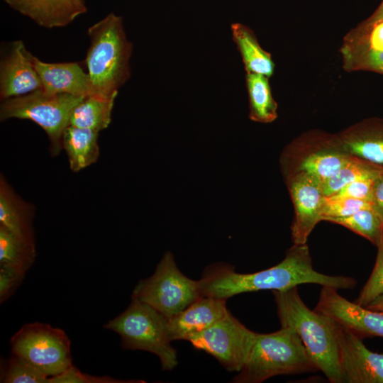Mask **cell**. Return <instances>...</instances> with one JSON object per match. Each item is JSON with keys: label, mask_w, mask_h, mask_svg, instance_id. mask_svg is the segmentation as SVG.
<instances>
[{"label": "cell", "mask_w": 383, "mask_h": 383, "mask_svg": "<svg viewBox=\"0 0 383 383\" xmlns=\"http://www.w3.org/2000/svg\"><path fill=\"white\" fill-rule=\"evenodd\" d=\"M66 94H50L42 89L2 101L1 121L9 118L30 120L40 126L50 142V152L57 155L62 148V138L74 109L84 99Z\"/></svg>", "instance_id": "7"}, {"label": "cell", "mask_w": 383, "mask_h": 383, "mask_svg": "<svg viewBox=\"0 0 383 383\" xmlns=\"http://www.w3.org/2000/svg\"><path fill=\"white\" fill-rule=\"evenodd\" d=\"M98 131L69 125L62 138L70 167L79 172L96 162L99 156Z\"/></svg>", "instance_id": "19"}, {"label": "cell", "mask_w": 383, "mask_h": 383, "mask_svg": "<svg viewBox=\"0 0 383 383\" xmlns=\"http://www.w3.org/2000/svg\"><path fill=\"white\" fill-rule=\"evenodd\" d=\"M89 37L85 63L93 94L116 97L119 88L129 79L133 45L126 38L123 19L113 13L88 28Z\"/></svg>", "instance_id": "3"}, {"label": "cell", "mask_w": 383, "mask_h": 383, "mask_svg": "<svg viewBox=\"0 0 383 383\" xmlns=\"http://www.w3.org/2000/svg\"><path fill=\"white\" fill-rule=\"evenodd\" d=\"M371 206L372 205L370 202L353 198L339 195L326 196L322 221H329L333 218L346 217Z\"/></svg>", "instance_id": "29"}, {"label": "cell", "mask_w": 383, "mask_h": 383, "mask_svg": "<svg viewBox=\"0 0 383 383\" xmlns=\"http://www.w3.org/2000/svg\"><path fill=\"white\" fill-rule=\"evenodd\" d=\"M231 28L233 39L240 53L247 73L267 77L272 76L274 64L271 55L260 47L252 31L238 23H233Z\"/></svg>", "instance_id": "21"}, {"label": "cell", "mask_w": 383, "mask_h": 383, "mask_svg": "<svg viewBox=\"0 0 383 383\" xmlns=\"http://www.w3.org/2000/svg\"><path fill=\"white\" fill-rule=\"evenodd\" d=\"M272 293L281 327L292 328L297 333L318 370L331 383L344 382L335 322L316 310H311L301 299L297 287Z\"/></svg>", "instance_id": "2"}, {"label": "cell", "mask_w": 383, "mask_h": 383, "mask_svg": "<svg viewBox=\"0 0 383 383\" xmlns=\"http://www.w3.org/2000/svg\"><path fill=\"white\" fill-rule=\"evenodd\" d=\"M226 299L201 296L184 309L167 320L171 341L184 340L201 332L224 318L230 311Z\"/></svg>", "instance_id": "15"}, {"label": "cell", "mask_w": 383, "mask_h": 383, "mask_svg": "<svg viewBox=\"0 0 383 383\" xmlns=\"http://www.w3.org/2000/svg\"><path fill=\"white\" fill-rule=\"evenodd\" d=\"M0 382L3 383H48L46 376L22 358L11 356L1 364Z\"/></svg>", "instance_id": "27"}, {"label": "cell", "mask_w": 383, "mask_h": 383, "mask_svg": "<svg viewBox=\"0 0 383 383\" xmlns=\"http://www.w3.org/2000/svg\"><path fill=\"white\" fill-rule=\"evenodd\" d=\"M365 307L372 310L383 311V294L375 298Z\"/></svg>", "instance_id": "37"}, {"label": "cell", "mask_w": 383, "mask_h": 383, "mask_svg": "<svg viewBox=\"0 0 383 383\" xmlns=\"http://www.w3.org/2000/svg\"><path fill=\"white\" fill-rule=\"evenodd\" d=\"M382 173V168L351 156L339 170L322 183L323 192L325 196H331L354 181L376 179Z\"/></svg>", "instance_id": "24"}, {"label": "cell", "mask_w": 383, "mask_h": 383, "mask_svg": "<svg viewBox=\"0 0 383 383\" xmlns=\"http://www.w3.org/2000/svg\"><path fill=\"white\" fill-rule=\"evenodd\" d=\"M256 335L229 312L187 340L195 348L213 356L228 371L238 372L248 357Z\"/></svg>", "instance_id": "10"}, {"label": "cell", "mask_w": 383, "mask_h": 383, "mask_svg": "<svg viewBox=\"0 0 383 383\" xmlns=\"http://www.w3.org/2000/svg\"><path fill=\"white\" fill-rule=\"evenodd\" d=\"M328 222L350 230L368 240L375 246L383 236V221L372 206L364 208L346 217L331 219Z\"/></svg>", "instance_id": "26"}, {"label": "cell", "mask_w": 383, "mask_h": 383, "mask_svg": "<svg viewBox=\"0 0 383 383\" xmlns=\"http://www.w3.org/2000/svg\"><path fill=\"white\" fill-rule=\"evenodd\" d=\"M114 101L96 95L84 97L72 111L69 125L98 132L106 128L111 122Z\"/></svg>", "instance_id": "22"}, {"label": "cell", "mask_w": 383, "mask_h": 383, "mask_svg": "<svg viewBox=\"0 0 383 383\" xmlns=\"http://www.w3.org/2000/svg\"><path fill=\"white\" fill-rule=\"evenodd\" d=\"M201 296L199 282L185 276L168 251L153 274L138 282L132 299L149 305L169 319Z\"/></svg>", "instance_id": "8"}, {"label": "cell", "mask_w": 383, "mask_h": 383, "mask_svg": "<svg viewBox=\"0 0 383 383\" xmlns=\"http://www.w3.org/2000/svg\"><path fill=\"white\" fill-rule=\"evenodd\" d=\"M376 179H362L354 181L343 187L334 195L353 198L372 204Z\"/></svg>", "instance_id": "33"}, {"label": "cell", "mask_w": 383, "mask_h": 383, "mask_svg": "<svg viewBox=\"0 0 383 383\" xmlns=\"http://www.w3.org/2000/svg\"><path fill=\"white\" fill-rule=\"evenodd\" d=\"M345 55H352V65L383 74V50H374L355 46L352 52L345 50Z\"/></svg>", "instance_id": "30"}, {"label": "cell", "mask_w": 383, "mask_h": 383, "mask_svg": "<svg viewBox=\"0 0 383 383\" xmlns=\"http://www.w3.org/2000/svg\"><path fill=\"white\" fill-rule=\"evenodd\" d=\"M376 247L377 254L373 270L357 298L354 301L362 306H367L383 294V236Z\"/></svg>", "instance_id": "28"}, {"label": "cell", "mask_w": 383, "mask_h": 383, "mask_svg": "<svg viewBox=\"0 0 383 383\" xmlns=\"http://www.w3.org/2000/svg\"><path fill=\"white\" fill-rule=\"evenodd\" d=\"M33 57L22 40H18L12 43L9 52L0 63L1 101L42 89Z\"/></svg>", "instance_id": "14"}, {"label": "cell", "mask_w": 383, "mask_h": 383, "mask_svg": "<svg viewBox=\"0 0 383 383\" xmlns=\"http://www.w3.org/2000/svg\"><path fill=\"white\" fill-rule=\"evenodd\" d=\"M363 33V36L356 46L369 50H383V21L365 25Z\"/></svg>", "instance_id": "34"}, {"label": "cell", "mask_w": 383, "mask_h": 383, "mask_svg": "<svg viewBox=\"0 0 383 383\" xmlns=\"http://www.w3.org/2000/svg\"><path fill=\"white\" fill-rule=\"evenodd\" d=\"M380 21H383V1L372 16L367 21L365 25L372 24Z\"/></svg>", "instance_id": "36"}, {"label": "cell", "mask_w": 383, "mask_h": 383, "mask_svg": "<svg viewBox=\"0 0 383 383\" xmlns=\"http://www.w3.org/2000/svg\"><path fill=\"white\" fill-rule=\"evenodd\" d=\"M167 320L149 305L132 299L123 313L104 327L121 336L123 349L152 353L159 357L163 370H172L178 361L168 335Z\"/></svg>", "instance_id": "5"}, {"label": "cell", "mask_w": 383, "mask_h": 383, "mask_svg": "<svg viewBox=\"0 0 383 383\" xmlns=\"http://www.w3.org/2000/svg\"><path fill=\"white\" fill-rule=\"evenodd\" d=\"M294 206L291 226L294 244H306L315 226L322 221L325 201L321 183L305 174L295 175L284 181Z\"/></svg>", "instance_id": "12"}, {"label": "cell", "mask_w": 383, "mask_h": 383, "mask_svg": "<svg viewBox=\"0 0 383 383\" xmlns=\"http://www.w3.org/2000/svg\"><path fill=\"white\" fill-rule=\"evenodd\" d=\"M141 381H123L108 376L97 377L82 373L72 365L62 373L49 377L48 383H123L140 382Z\"/></svg>", "instance_id": "31"}, {"label": "cell", "mask_w": 383, "mask_h": 383, "mask_svg": "<svg viewBox=\"0 0 383 383\" xmlns=\"http://www.w3.org/2000/svg\"><path fill=\"white\" fill-rule=\"evenodd\" d=\"M33 61L41 81L42 89L45 92L84 97L93 94L87 71L79 63L45 62L34 55Z\"/></svg>", "instance_id": "16"}, {"label": "cell", "mask_w": 383, "mask_h": 383, "mask_svg": "<svg viewBox=\"0 0 383 383\" xmlns=\"http://www.w3.org/2000/svg\"><path fill=\"white\" fill-rule=\"evenodd\" d=\"M339 137L350 155L383 169V119L364 120L342 132Z\"/></svg>", "instance_id": "18"}, {"label": "cell", "mask_w": 383, "mask_h": 383, "mask_svg": "<svg viewBox=\"0 0 383 383\" xmlns=\"http://www.w3.org/2000/svg\"><path fill=\"white\" fill-rule=\"evenodd\" d=\"M26 271L8 265H0V302H4L15 292Z\"/></svg>", "instance_id": "32"}, {"label": "cell", "mask_w": 383, "mask_h": 383, "mask_svg": "<svg viewBox=\"0 0 383 383\" xmlns=\"http://www.w3.org/2000/svg\"><path fill=\"white\" fill-rule=\"evenodd\" d=\"M246 86L249 98V118L255 122L271 123L277 117V104L274 101L268 77L247 73Z\"/></svg>", "instance_id": "23"}, {"label": "cell", "mask_w": 383, "mask_h": 383, "mask_svg": "<svg viewBox=\"0 0 383 383\" xmlns=\"http://www.w3.org/2000/svg\"><path fill=\"white\" fill-rule=\"evenodd\" d=\"M318 370L297 333L281 327L270 333H257L248 357L236 383H261L282 374H299Z\"/></svg>", "instance_id": "4"}, {"label": "cell", "mask_w": 383, "mask_h": 383, "mask_svg": "<svg viewBox=\"0 0 383 383\" xmlns=\"http://www.w3.org/2000/svg\"><path fill=\"white\" fill-rule=\"evenodd\" d=\"M199 282L202 296L227 299L245 292L284 291L299 284H316L337 289H353L357 280L316 271L307 244H294L277 265L252 273H238L226 264L217 263L204 270Z\"/></svg>", "instance_id": "1"}, {"label": "cell", "mask_w": 383, "mask_h": 383, "mask_svg": "<svg viewBox=\"0 0 383 383\" xmlns=\"http://www.w3.org/2000/svg\"><path fill=\"white\" fill-rule=\"evenodd\" d=\"M337 289L323 286L314 310L363 339L383 338V311L372 310L340 296Z\"/></svg>", "instance_id": "11"}, {"label": "cell", "mask_w": 383, "mask_h": 383, "mask_svg": "<svg viewBox=\"0 0 383 383\" xmlns=\"http://www.w3.org/2000/svg\"><path fill=\"white\" fill-rule=\"evenodd\" d=\"M11 9L46 28L65 27L87 11L84 0H4Z\"/></svg>", "instance_id": "17"}, {"label": "cell", "mask_w": 383, "mask_h": 383, "mask_svg": "<svg viewBox=\"0 0 383 383\" xmlns=\"http://www.w3.org/2000/svg\"><path fill=\"white\" fill-rule=\"evenodd\" d=\"M335 323L339 362L344 382L383 383V353L370 350L361 338Z\"/></svg>", "instance_id": "13"}, {"label": "cell", "mask_w": 383, "mask_h": 383, "mask_svg": "<svg viewBox=\"0 0 383 383\" xmlns=\"http://www.w3.org/2000/svg\"><path fill=\"white\" fill-rule=\"evenodd\" d=\"M11 354L46 376H57L72 365L71 344L64 331L48 323L23 325L11 338Z\"/></svg>", "instance_id": "9"}, {"label": "cell", "mask_w": 383, "mask_h": 383, "mask_svg": "<svg viewBox=\"0 0 383 383\" xmlns=\"http://www.w3.org/2000/svg\"><path fill=\"white\" fill-rule=\"evenodd\" d=\"M35 257L33 243L19 238L0 226V265L18 267L27 272Z\"/></svg>", "instance_id": "25"}, {"label": "cell", "mask_w": 383, "mask_h": 383, "mask_svg": "<svg viewBox=\"0 0 383 383\" xmlns=\"http://www.w3.org/2000/svg\"><path fill=\"white\" fill-rule=\"evenodd\" d=\"M372 205L383 221V173L375 180Z\"/></svg>", "instance_id": "35"}, {"label": "cell", "mask_w": 383, "mask_h": 383, "mask_svg": "<svg viewBox=\"0 0 383 383\" xmlns=\"http://www.w3.org/2000/svg\"><path fill=\"white\" fill-rule=\"evenodd\" d=\"M351 156L339 135L312 131L289 143L282 152L279 164L284 181L305 174L322 184Z\"/></svg>", "instance_id": "6"}, {"label": "cell", "mask_w": 383, "mask_h": 383, "mask_svg": "<svg viewBox=\"0 0 383 383\" xmlns=\"http://www.w3.org/2000/svg\"><path fill=\"white\" fill-rule=\"evenodd\" d=\"M31 211L15 194L4 179L0 184V226L19 238L34 244Z\"/></svg>", "instance_id": "20"}]
</instances>
